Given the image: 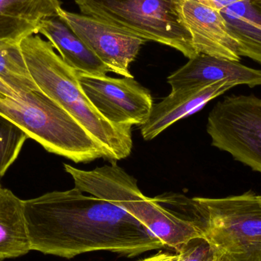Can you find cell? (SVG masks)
Segmentation results:
<instances>
[{
    "label": "cell",
    "mask_w": 261,
    "mask_h": 261,
    "mask_svg": "<svg viewBox=\"0 0 261 261\" xmlns=\"http://www.w3.org/2000/svg\"><path fill=\"white\" fill-rule=\"evenodd\" d=\"M32 251L24 216V200L11 190H0V261Z\"/></svg>",
    "instance_id": "15"
},
{
    "label": "cell",
    "mask_w": 261,
    "mask_h": 261,
    "mask_svg": "<svg viewBox=\"0 0 261 261\" xmlns=\"http://www.w3.org/2000/svg\"><path fill=\"white\" fill-rule=\"evenodd\" d=\"M3 96L16 98L18 97V95L0 80V97H3Z\"/></svg>",
    "instance_id": "21"
},
{
    "label": "cell",
    "mask_w": 261,
    "mask_h": 261,
    "mask_svg": "<svg viewBox=\"0 0 261 261\" xmlns=\"http://www.w3.org/2000/svg\"><path fill=\"white\" fill-rule=\"evenodd\" d=\"M58 16L71 28L110 72L124 77H133L129 70L130 64L136 59L146 41L97 18L68 12L62 8Z\"/></svg>",
    "instance_id": "9"
},
{
    "label": "cell",
    "mask_w": 261,
    "mask_h": 261,
    "mask_svg": "<svg viewBox=\"0 0 261 261\" xmlns=\"http://www.w3.org/2000/svg\"><path fill=\"white\" fill-rule=\"evenodd\" d=\"M199 3L216 11H221L225 8L232 6L238 3L245 1H254V0H198Z\"/></svg>",
    "instance_id": "20"
},
{
    "label": "cell",
    "mask_w": 261,
    "mask_h": 261,
    "mask_svg": "<svg viewBox=\"0 0 261 261\" xmlns=\"http://www.w3.org/2000/svg\"><path fill=\"white\" fill-rule=\"evenodd\" d=\"M77 78L89 100L110 123L141 126L147 122L153 99L134 77L89 76L77 72Z\"/></svg>",
    "instance_id": "8"
},
{
    "label": "cell",
    "mask_w": 261,
    "mask_h": 261,
    "mask_svg": "<svg viewBox=\"0 0 261 261\" xmlns=\"http://www.w3.org/2000/svg\"><path fill=\"white\" fill-rule=\"evenodd\" d=\"M61 8L59 0H0V40L38 35L41 21L58 16Z\"/></svg>",
    "instance_id": "14"
},
{
    "label": "cell",
    "mask_w": 261,
    "mask_h": 261,
    "mask_svg": "<svg viewBox=\"0 0 261 261\" xmlns=\"http://www.w3.org/2000/svg\"><path fill=\"white\" fill-rule=\"evenodd\" d=\"M182 10L198 55L240 61L238 42L219 11L198 0H184Z\"/></svg>",
    "instance_id": "10"
},
{
    "label": "cell",
    "mask_w": 261,
    "mask_h": 261,
    "mask_svg": "<svg viewBox=\"0 0 261 261\" xmlns=\"http://www.w3.org/2000/svg\"><path fill=\"white\" fill-rule=\"evenodd\" d=\"M38 34L45 37L63 61L79 73L89 76H104L110 69L59 16L41 21Z\"/></svg>",
    "instance_id": "13"
},
{
    "label": "cell",
    "mask_w": 261,
    "mask_h": 261,
    "mask_svg": "<svg viewBox=\"0 0 261 261\" xmlns=\"http://www.w3.org/2000/svg\"><path fill=\"white\" fill-rule=\"evenodd\" d=\"M207 133L212 145L261 173V99L229 96L210 112Z\"/></svg>",
    "instance_id": "7"
},
{
    "label": "cell",
    "mask_w": 261,
    "mask_h": 261,
    "mask_svg": "<svg viewBox=\"0 0 261 261\" xmlns=\"http://www.w3.org/2000/svg\"><path fill=\"white\" fill-rule=\"evenodd\" d=\"M32 251L70 259L92 251L134 257L164 248L138 219L76 188L24 200Z\"/></svg>",
    "instance_id": "1"
},
{
    "label": "cell",
    "mask_w": 261,
    "mask_h": 261,
    "mask_svg": "<svg viewBox=\"0 0 261 261\" xmlns=\"http://www.w3.org/2000/svg\"><path fill=\"white\" fill-rule=\"evenodd\" d=\"M28 138L21 127L0 113V177L15 162Z\"/></svg>",
    "instance_id": "18"
},
{
    "label": "cell",
    "mask_w": 261,
    "mask_h": 261,
    "mask_svg": "<svg viewBox=\"0 0 261 261\" xmlns=\"http://www.w3.org/2000/svg\"><path fill=\"white\" fill-rule=\"evenodd\" d=\"M219 12L238 42L239 55L261 64V12L251 1H245Z\"/></svg>",
    "instance_id": "16"
},
{
    "label": "cell",
    "mask_w": 261,
    "mask_h": 261,
    "mask_svg": "<svg viewBox=\"0 0 261 261\" xmlns=\"http://www.w3.org/2000/svg\"><path fill=\"white\" fill-rule=\"evenodd\" d=\"M184 0H75L83 15L144 41L169 46L189 59L198 55L184 21Z\"/></svg>",
    "instance_id": "5"
},
{
    "label": "cell",
    "mask_w": 261,
    "mask_h": 261,
    "mask_svg": "<svg viewBox=\"0 0 261 261\" xmlns=\"http://www.w3.org/2000/svg\"><path fill=\"white\" fill-rule=\"evenodd\" d=\"M251 3L261 12V0H254V1H251Z\"/></svg>",
    "instance_id": "22"
},
{
    "label": "cell",
    "mask_w": 261,
    "mask_h": 261,
    "mask_svg": "<svg viewBox=\"0 0 261 261\" xmlns=\"http://www.w3.org/2000/svg\"><path fill=\"white\" fill-rule=\"evenodd\" d=\"M75 188L105 199L129 213L148 228L164 246L178 251L195 238L205 237L206 212L196 198L166 194L148 198L143 194L137 179L116 162L84 170L64 164Z\"/></svg>",
    "instance_id": "2"
},
{
    "label": "cell",
    "mask_w": 261,
    "mask_h": 261,
    "mask_svg": "<svg viewBox=\"0 0 261 261\" xmlns=\"http://www.w3.org/2000/svg\"><path fill=\"white\" fill-rule=\"evenodd\" d=\"M206 212L205 239L218 261H261V199L248 191L225 198L196 197Z\"/></svg>",
    "instance_id": "6"
},
{
    "label": "cell",
    "mask_w": 261,
    "mask_h": 261,
    "mask_svg": "<svg viewBox=\"0 0 261 261\" xmlns=\"http://www.w3.org/2000/svg\"><path fill=\"white\" fill-rule=\"evenodd\" d=\"M216 256L210 242L205 237L187 242L175 254L158 253L141 261H216Z\"/></svg>",
    "instance_id": "19"
},
{
    "label": "cell",
    "mask_w": 261,
    "mask_h": 261,
    "mask_svg": "<svg viewBox=\"0 0 261 261\" xmlns=\"http://www.w3.org/2000/svg\"><path fill=\"white\" fill-rule=\"evenodd\" d=\"M259 197H260V199H261V196H259Z\"/></svg>",
    "instance_id": "24"
},
{
    "label": "cell",
    "mask_w": 261,
    "mask_h": 261,
    "mask_svg": "<svg viewBox=\"0 0 261 261\" xmlns=\"http://www.w3.org/2000/svg\"><path fill=\"white\" fill-rule=\"evenodd\" d=\"M216 261H218L217 260H216Z\"/></svg>",
    "instance_id": "25"
},
{
    "label": "cell",
    "mask_w": 261,
    "mask_h": 261,
    "mask_svg": "<svg viewBox=\"0 0 261 261\" xmlns=\"http://www.w3.org/2000/svg\"><path fill=\"white\" fill-rule=\"evenodd\" d=\"M37 87L67 111L97 141L107 159L128 158L133 147L132 127L113 125L101 116L81 88L77 71L67 65L49 41L38 35L20 42Z\"/></svg>",
    "instance_id": "3"
},
{
    "label": "cell",
    "mask_w": 261,
    "mask_h": 261,
    "mask_svg": "<svg viewBox=\"0 0 261 261\" xmlns=\"http://www.w3.org/2000/svg\"><path fill=\"white\" fill-rule=\"evenodd\" d=\"M0 80L18 95L39 90L29 73L20 42L0 40Z\"/></svg>",
    "instance_id": "17"
},
{
    "label": "cell",
    "mask_w": 261,
    "mask_h": 261,
    "mask_svg": "<svg viewBox=\"0 0 261 261\" xmlns=\"http://www.w3.org/2000/svg\"><path fill=\"white\" fill-rule=\"evenodd\" d=\"M236 86L229 81H222L206 87L171 91L153 106L147 122L141 126V136L145 141L153 139L175 122L199 111L210 101Z\"/></svg>",
    "instance_id": "12"
},
{
    "label": "cell",
    "mask_w": 261,
    "mask_h": 261,
    "mask_svg": "<svg viewBox=\"0 0 261 261\" xmlns=\"http://www.w3.org/2000/svg\"><path fill=\"white\" fill-rule=\"evenodd\" d=\"M0 113L21 127L46 150L75 163L107 155L97 141L61 106L40 90L0 97Z\"/></svg>",
    "instance_id": "4"
},
{
    "label": "cell",
    "mask_w": 261,
    "mask_h": 261,
    "mask_svg": "<svg viewBox=\"0 0 261 261\" xmlns=\"http://www.w3.org/2000/svg\"><path fill=\"white\" fill-rule=\"evenodd\" d=\"M2 189V187H1V186H0V190H1Z\"/></svg>",
    "instance_id": "23"
},
{
    "label": "cell",
    "mask_w": 261,
    "mask_h": 261,
    "mask_svg": "<svg viewBox=\"0 0 261 261\" xmlns=\"http://www.w3.org/2000/svg\"><path fill=\"white\" fill-rule=\"evenodd\" d=\"M222 81L253 88L261 86V70L237 61L199 54L167 78L172 91L206 87Z\"/></svg>",
    "instance_id": "11"
}]
</instances>
